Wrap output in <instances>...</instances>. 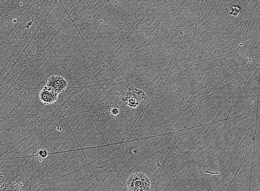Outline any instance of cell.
<instances>
[{
  "label": "cell",
  "instance_id": "1",
  "mask_svg": "<svg viewBox=\"0 0 260 191\" xmlns=\"http://www.w3.org/2000/svg\"><path fill=\"white\" fill-rule=\"evenodd\" d=\"M129 191H149L150 180L142 173H136L130 176L127 181Z\"/></svg>",
  "mask_w": 260,
  "mask_h": 191
},
{
  "label": "cell",
  "instance_id": "2",
  "mask_svg": "<svg viewBox=\"0 0 260 191\" xmlns=\"http://www.w3.org/2000/svg\"><path fill=\"white\" fill-rule=\"evenodd\" d=\"M47 86L51 87L59 94L66 90L68 86V82L61 76L53 75L48 78Z\"/></svg>",
  "mask_w": 260,
  "mask_h": 191
},
{
  "label": "cell",
  "instance_id": "5",
  "mask_svg": "<svg viewBox=\"0 0 260 191\" xmlns=\"http://www.w3.org/2000/svg\"><path fill=\"white\" fill-rule=\"evenodd\" d=\"M49 154L48 151L46 149H40L38 152V155H39L41 158H45Z\"/></svg>",
  "mask_w": 260,
  "mask_h": 191
},
{
  "label": "cell",
  "instance_id": "3",
  "mask_svg": "<svg viewBox=\"0 0 260 191\" xmlns=\"http://www.w3.org/2000/svg\"><path fill=\"white\" fill-rule=\"evenodd\" d=\"M59 93L52 88L45 86L39 94L40 101L44 104H52L57 101Z\"/></svg>",
  "mask_w": 260,
  "mask_h": 191
},
{
  "label": "cell",
  "instance_id": "4",
  "mask_svg": "<svg viewBox=\"0 0 260 191\" xmlns=\"http://www.w3.org/2000/svg\"><path fill=\"white\" fill-rule=\"evenodd\" d=\"M120 108L118 107L110 108L109 110V114H112L113 115H118L120 113Z\"/></svg>",
  "mask_w": 260,
  "mask_h": 191
}]
</instances>
